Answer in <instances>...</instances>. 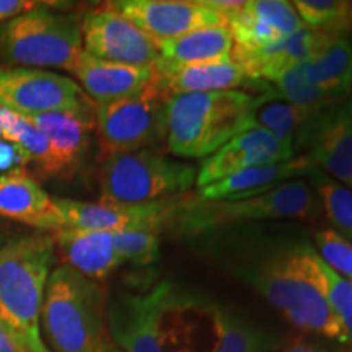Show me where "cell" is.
Masks as SVG:
<instances>
[{"instance_id": "6da1fadb", "label": "cell", "mask_w": 352, "mask_h": 352, "mask_svg": "<svg viewBox=\"0 0 352 352\" xmlns=\"http://www.w3.org/2000/svg\"><path fill=\"white\" fill-rule=\"evenodd\" d=\"M276 90L188 94L166 98V147L176 157L206 158L254 127V113Z\"/></svg>"}, {"instance_id": "7a4b0ae2", "label": "cell", "mask_w": 352, "mask_h": 352, "mask_svg": "<svg viewBox=\"0 0 352 352\" xmlns=\"http://www.w3.org/2000/svg\"><path fill=\"white\" fill-rule=\"evenodd\" d=\"M52 235H30L0 243V320L33 352H51L43 341L39 316L54 261Z\"/></svg>"}, {"instance_id": "3957f363", "label": "cell", "mask_w": 352, "mask_h": 352, "mask_svg": "<svg viewBox=\"0 0 352 352\" xmlns=\"http://www.w3.org/2000/svg\"><path fill=\"white\" fill-rule=\"evenodd\" d=\"M311 252L310 246H302L279 254L258 267L250 283L297 328L349 342L341 320L316 283Z\"/></svg>"}, {"instance_id": "277c9868", "label": "cell", "mask_w": 352, "mask_h": 352, "mask_svg": "<svg viewBox=\"0 0 352 352\" xmlns=\"http://www.w3.org/2000/svg\"><path fill=\"white\" fill-rule=\"evenodd\" d=\"M39 323L54 352H98L104 341L103 290L59 264L47 277Z\"/></svg>"}, {"instance_id": "5b68a950", "label": "cell", "mask_w": 352, "mask_h": 352, "mask_svg": "<svg viewBox=\"0 0 352 352\" xmlns=\"http://www.w3.org/2000/svg\"><path fill=\"white\" fill-rule=\"evenodd\" d=\"M321 212L320 197L310 182L290 179L243 199L202 201L199 197H183L175 220L183 235H197L246 220L300 219L315 222Z\"/></svg>"}, {"instance_id": "8992f818", "label": "cell", "mask_w": 352, "mask_h": 352, "mask_svg": "<svg viewBox=\"0 0 352 352\" xmlns=\"http://www.w3.org/2000/svg\"><path fill=\"white\" fill-rule=\"evenodd\" d=\"M43 7L0 25V59L7 65L72 72L83 52L82 20Z\"/></svg>"}, {"instance_id": "52a82bcc", "label": "cell", "mask_w": 352, "mask_h": 352, "mask_svg": "<svg viewBox=\"0 0 352 352\" xmlns=\"http://www.w3.org/2000/svg\"><path fill=\"white\" fill-rule=\"evenodd\" d=\"M195 183V166L171 160L157 148L111 153L101 165L100 201L144 206L183 196Z\"/></svg>"}, {"instance_id": "ba28073f", "label": "cell", "mask_w": 352, "mask_h": 352, "mask_svg": "<svg viewBox=\"0 0 352 352\" xmlns=\"http://www.w3.org/2000/svg\"><path fill=\"white\" fill-rule=\"evenodd\" d=\"M95 121L107 155L153 148L166 140V96L155 80L142 94L96 104Z\"/></svg>"}, {"instance_id": "9c48e42d", "label": "cell", "mask_w": 352, "mask_h": 352, "mask_svg": "<svg viewBox=\"0 0 352 352\" xmlns=\"http://www.w3.org/2000/svg\"><path fill=\"white\" fill-rule=\"evenodd\" d=\"M183 196L151 202L144 206L111 204V202H85L52 199L50 217L44 220L41 230H100V232H153L168 226L175 220L182 206Z\"/></svg>"}, {"instance_id": "30bf717a", "label": "cell", "mask_w": 352, "mask_h": 352, "mask_svg": "<svg viewBox=\"0 0 352 352\" xmlns=\"http://www.w3.org/2000/svg\"><path fill=\"white\" fill-rule=\"evenodd\" d=\"M178 303L170 283L145 294H121L108 310L114 344L122 352H171L165 321Z\"/></svg>"}, {"instance_id": "8fae6325", "label": "cell", "mask_w": 352, "mask_h": 352, "mask_svg": "<svg viewBox=\"0 0 352 352\" xmlns=\"http://www.w3.org/2000/svg\"><path fill=\"white\" fill-rule=\"evenodd\" d=\"M87 101L77 82L63 74L0 64V108L36 116L80 108Z\"/></svg>"}, {"instance_id": "7c38bea8", "label": "cell", "mask_w": 352, "mask_h": 352, "mask_svg": "<svg viewBox=\"0 0 352 352\" xmlns=\"http://www.w3.org/2000/svg\"><path fill=\"white\" fill-rule=\"evenodd\" d=\"M82 43L87 54L108 63L155 65L158 59L157 44L108 6L83 16Z\"/></svg>"}, {"instance_id": "4fadbf2b", "label": "cell", "mask_w": 352, "mask_h": 352, "mask_svg": "<svg viewBox=\"0 0 352 352\" xmlns=\"http://www.w3.org/2000/svg\"><path fill=\"white\" fill-rule=\"evenodd\" d=\"M108 7L134 23L155 44L195 30L226 25L222 16L199 0H116Z\"/></svg>"}, {"instance_id": "5bb4252c", "label": "cell", "mask_w": 352, "mask_h": 352, "mask_svg": "<svg viewBox=\"0 0 352 352\" xmlns=\"http://www.w3.org/2000/svg\"><path fill=\"white\" fill-rule=\"evenodd\" d=\"M302 145L311 164L352 189V94L300 132L296 148Z\"/></svg>"}, {"instance_id": "9a60e30c", "label": "cell", "mask_w": 352, "mask_h": 352, "mask_svg": "<svg viewBox=\"0 0 352 352\" xmlns=\"http://www.w3.org/2000/svg\"><path fill=\"white\" fill-rule=\"evenodd\" d=\"M95 108L90 100L80 108L25 116L46 135L51 148L47 176L69 175L82 165L96 129Z\"/></svg>"}, {"instance_id": "2e32d148", "label": "cell", "mask_w": 352, "mask_h": 352, "mask_svg": "<svg viewBox=\"0 0 352 352\" xmlns=\"http://www.w3.org/2000/svg\"><path fill=\"white\" fill-rule=\"evenodd\" d=\"M290 158L294 157L270 132L254 126L206 157L196 173V184L197 188H204L246 168L277 164Z\"/></svg>"}, {"instance_id": "e0dca14e", "label": "cell", "mask_w": 352, "mask_h": 352, "mask_svg": "<svg viewBox=\"0 0 352 352\" xmlns=\"http://www.w3.org/2000/svg\"><path fill=\"white\" fill-rule=\"evenodd\" d=\"M72 74L96 104L139 95L157 80L155 65L108 63L87 54L85 51L78 57Z\"/></svg>"}, {"instance_id": "ac0fdd59", "label": "cell", "mask_w": 352, "mask_h": 352, "mask_svg": "<svg viewBox=\"0 0 352 352\" xmlns=\"http://www.w3.org/2000/svg\"><path fill=\"white\" fill-rule=\"evenodd\" d=\"M157 85L166 98L188 94H210V91H228L239 88L266 91L270 85L263 80H254L235 60L223 63L188 65L175 70H157Z\"/></svg>"}, {"instance_id": "d6986e66", "label": "cell", "mask_w": 352, "mask_h": 352, "mask_svg": "<svg viewBox=\"0 0 352 352\" xmlns=\"http://www.w3.org/2000/svg\"><path fill=\"white\" fill-rule=\"evenodd\" d=\"M52 239L64 264L91 280L104 279L124 264L109 232L64 228L52 233Z\"/></svg>"}, {"instance_id": "ffe728a7", "label": "cell", "mask_w": 352, "mask_h": 352, "mask_svg": "<svg viewBox=\"0 0 352 352\" xmlns=\"http://www.w3.org/2000/svg\"><path fill=\"white\" fill-rule=\"evenodd\" d=\"M155 70H175L188 65L223 63L232 59L233 38L227 25L195 30L157 44Z\"/></svg>"}, {"instance_id": "44dd1931", "label": "cell", "mask_w": 352, "mask_h": 352, "mask_svg": "<svg viewBox=\"0 0 352 352\" xmlns=\"http://www.w3.org/2000/svg\"><path fill=\"white\" fill-rule=\"evenodd\" d=\"M314 166L310 157L300 155L290 160L277 162L271 165L253 166L239 173L220 179L217 183L199 188L197 197L202 201H219V199H243L267 189L290 182L294 176H305L307 171Z\"/></svg>"}, {"instance_id": "7402d4cb", "label": "cell", "mask_w": 352, "mask_h": 352, "mask_svg": "<svg viewBox=\"0 0 352 352\" xmlns=\"http://www.w3.org/2000/svg\"><path fill=\"white\" fill-rule=\"evenodd\" d=\"M323 34L303 28L292 36L280 39L271 46L256 51H241L233 47L232 59L239 63L254 80L274 82L292 65L303 63L314 54Z\"/></svg>"}, {"instance_id": "603a6c76", "label": "cell", "mask_w": 352, "mask_h": 352, "mask_svg": "<svg viewBox=\"0 0 352 352\" xmlns=\"http://www.w3.org/2000/svg\"><path fill=\"white\" fill-rule=\"evenodd\" d=\"M307 80L344 100L352 94V44L347 36L323 34L314 54L302 63Z\"/></svg>"}, {"instance_id": "cb8c5ba5", "label": "cell", "mask_w": 352, "mask_h": 352, "mask_svg": "<svg viewBox=\"0 0 352 352\" xmlns=\"http://www.w3.org/2000/svg\"><path fill=\"white\" fill-rule=\"evenodd\" d=\"M51 210L52 199L34 176L23 168L0 175V217L41 230Z\"/></svg>"}, {"instance_id": "d4e9b609", "label": "cell", "mask_w": 352, "mask_h": 352, "mask_svg": "<svg viewBox=\"0 0 352 352\" xmlns=\"http://www.w3.org/2000/svg\"><path fill=\"white\" fill-rule=\"evenodd\" d=\"M272 83L276 85L277 95L287 101L289 104H292L300 114L302 127L298 131V135L310 122H314L316 118L342 101L341 98H336V96L327 94L321 88L315 87L314 83L308 82L302 70V63L292 65Z\"/></svg>"}, {"instance_id": "484cf974", "label": "cell", "mask_w": 352, "mask_h": 352, "mask_svg": "<svg viewBox=\"0 0 352 352\" xmlns=\"http://www.w3.org/2000/svg\"><path fill=\"white\" fill-rule=\"evenodd\" d=\"M305 176L315 188L333 230L352 245V189L338 183L315 165Z\"/></svg>"}, {"instance_id": "4316f807", "label": "cell", "mask_w": 352, "mask_h": 352, "mask_svg": "<svg viewBox=\"0 0 352 352\" xmlns=\"http://www.w3.org/2000/svg\"><path fill=\"white\" fill-rule=\"evenodd\" d=\"M215 331V344L210 352H266L272 347L267 334L258 331L246 321L223 308H210Z\"/></svg>"}, {"instance_id": "83f0119b", "label": "cell", "mask_w": 352, "mask_h": 352, "mask_svg": "<svg viewBox=\"0 0 352 352\" xmlns=\"http://www.w3.org/2000/svg\"><path fill=\"white\" fill-rule=\"evenodd\" d=\"M0 124H2L3 139L23 152L28 164H34L36 168L46 175L50 166L51 148L46 135L33 124L28 118L0 108Z\"/></svg>"}, {"instance_id": "f1b7e54d", "label": "cell", "mask_w": 352, "mask_h": 352, "mask_svg": "<svg viewBox=\"0 0 352 352\" xmlns=\"http://www.w3.org/2000/svg\"><path fill=\"white\" fill-rule=\"evenodd\" d=\"M302 23L310 32L328 36H347L349 2L342 0H297L292 2Z\"/></svg>"}, {"instance_id": "f546056e", "label": "cell", "mask_w": 352, "mask_h": 352, "mask_svg": "<svg viewBox=\"0 0 352 352\" xmlns=\"http://www.w3.org/2000/svg\"><path fill=\"white\" fill-rule=\"evenodd\" d=\"M254 126L270 132L272 138L294 157L302 120L292 104H289L276 94L254 113Z\"/></svg>"}, {"instance_id": "4dcf8cb0", "label": "cell", "mask_w": 352, "mask_h": 352, "mask_svg": "<svg viewBox=\"0 0 352 352\" xmlns=\"http://www.w3.org/2000/svg\"><path fill=\"white\" fill-rule=\"evenodd\" d=\"M311 266H314L315 279L328 298L329 305L341 320L349 342L352 341V280L336 274L327 263L318 256V253L311 252Z\"/></svg>"}, {"instance_id": "1f68e13d", "label": "cell", "mask_w": 352, "mask_h": 352, "mask_svg": "<svg viewBox=\"0 0 352 352\" xmlns=\"http://www.w3.org/2000/svg\"><path fill=\"white\" fill-rule=\"evenodd\" d=\"M245 8L259 21L271 26L283 38L292 36L303 28L296 8L285 0H252V2H246Z\"/></svg>"}, {"instance_id": "d6a6232c", "label": "cell", "mask_w": 352, "mask_h": 352, "mask_svg": "<svg viewBox=\"0 0 352 352\" xmlns=\"http://www.w3.org/2000/svg\"><path fill=\"white\" fill-rule=\"evenodd\" d=\"M113 241L122 263L148 266L160 258V241L153 232H118Z\"/></svg>"}, {"instance_id": "836d02e7", "label": "cell", "mask_w": 352, "mask_h": 352, "mask_svg": "<svg viewBox=\"0 0 352 352\" xmlns=\"http://www.w3.org/2000/svg\"><path fill=\"white\" fill-rule=\"evenodd\" d=\"M315 243L318 248V256L331 270L352 280V245L338 235L333 228H324L315 233Z\"/></svg>"}, {"instance_id": "e575fe53", "label": "cell", "mask_w": 352, "mask_h": 352, "mask_svg": "<svg viewBox=\"0 0 352 352\" xmlns=\"http://www.w3.org/2000/svg\"><path fill=\"white\" fill-rule=\"evenodd\" d=\"M54 2H36V0H0V25L6 21L16 19L23 13L33 12L36 8L52 7Z\"/></svg>"}, {"instance_id": "d590c367", "label": "cell", "mask_w": 352, "mask_h": 352, "mask_svg": "<svg viewBox=\"0 0 352 352\" xmlns=\"http://www.w3.org/2000/svg\"><path fill=\"white\" fill-rule=\"evenodd\" d=\"M25 165H28V160H26L23 152L8 140L0 139V175L10 173V171L19 170Z\"/></svg>"}, {"instance_id": "8d00e7d4", "label": "cell", "mask_w": 352, "mask_h": 352, "mask_svg": "<svg viewBox=\"0 0 352 352\" xmlns=\"http://www.w3.org/2000/svg\"><path fill=\"white\" fill-rule=\"evenodd\" d=\"M0 352H33L8 324L0 320Z\"/></svg>"}, {"instance_id": "74e56055", "label": "cell", "mask_w": 352, "mask_h": 352, "mask_svg": "<svg viewBox=\"0 0 352 352\" xmlns=\"http://www.w3.org/2000/svg\"><path fill=\"white\" fill-rule=\"evenodd\" d=\"M199 2L204 7H208L209 10H212L222 16L223 20H227L233 13L241 10L245 6V2H239V0H199Z\"/></svg>"}, {"instance_id": "f35d334b", "label": "cell", "mask_w": 352, "mask_h": 352, "mask_svg": "<svg viewBox=\"0 0 352 352\" xmlns=\"http://www.w3.org/2000/svg\"><path fill=\"white\" fill-rule=\"evenodd\" d=\"M98 352H122V351L116 344H114V342L104 340L103 342H101Z\"/></svg>"}, {"instance_id": "ab89813d", "label": "cell", "mask_w": 352, "mask_h": 352, "mask_svg": "<svg viewBox=\"0 0 352 352\" xmlns=\"http://www.w3.org/2000/svg\"><path fill=\"white\" fill-rule=\"evenodd\" d=\"M287 352H321V351L310 346H297V347H292V349H289Z\"/></svg>"}, {"instance_id": "60d3db41", "label": "cell", "mask_w": 352, "mask_h": 352, "mask_svg": "<svg viewBox=\"0 0 352 352\" xmlns=\"http://www.w3.org/2000/svg\"><path fill=\"white\" fill-rule=\"evenodd\" d=\"M349 26L352 32V2H349Z\"/></svg>"}, {"instance_id": "b9f144b4", "label": "cell", "mask_w": 352, "mask_h": 352, "mask_svg": "<svg viewBox=\"0 0 352 352\" xmlns=\"http://www.w3.org/2000/svg\"><path fill=\"white\" fill-rule=\"evenodd\" d=\"M0 139H3V131H2V124H0Z\"/></svg>"}]
</instances>
